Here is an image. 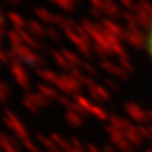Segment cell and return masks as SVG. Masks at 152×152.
<instances>
[{"label": "cell", "mask_w": 152, "mask_h": 152, "mask_svg": "<svg viewBox=\"0 0 152 152\" xmlns=\"http://www.w3.org/2000/svg\"><path fill=\"white\" fill-rule=\"evenodd\" d=\"M145 45H147V51L150 53V56L152 58V21L148 27L147 31V37H145Z\"/></svg>", "instance_id": "obj_1"}]
</instances>
